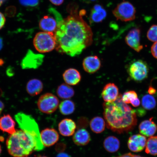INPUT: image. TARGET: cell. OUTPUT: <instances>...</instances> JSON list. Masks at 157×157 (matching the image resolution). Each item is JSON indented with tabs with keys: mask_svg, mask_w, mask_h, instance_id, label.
Instances as JSON below:
<instances>
[{
	"mask_svg": "<svg viewBox=\"0 0 157 157\" xmlns=\"http://www.w3.org/2000/svg\"><path fill=\"white\" fill-rule=\"evenodd\" d=\"M49 10L54 16L57 22L54 34L56 48L58 52L70 56H75L92 44V29L82 17L84 11L78 13V6L76 4L68 6L67 10L69 14L64 19L54 8H52Z\"/></svg>",
	"mask_w": 157,
	"mask_h": 157,
	"instance_id": "6da1fadb",
	"label": "cell"
},
{
	"mask_svg": "<svg viewBox=\"0 0 157 157\" xmlns=\"http://www.w3.org/2000/svg\"><path fill=\"white\" fill-rule=\"evenodd\" d=\"M119 94L115 101L105 102L103 115L108 128L119 134L131 131L136 126L137 116L134 110L124 102Z\"/></svg>",
	"mask_w": 157,
	"mask_h": 157,
	"instance_id": "7a4b0ae2",
	"label": "cell"
},
{
	"mask_svg": "<svg viewBox=\"0 0 157 157\" xmlns=\"http://www.w3.org/2000/svg\"><path fill=\"white\" fill-rule=\"evenodd\" d=\"M8 151L13 157H27L35 151V145L22 130H16L6 141Z\"/></svg>",
	"mask_w": 157,
	"mask_h": 157,
	"instance_id": "3957f363",
	"label": "cell"
},
{
	"mask_svg": "<svg viewBox=\"0 0 157 157\" xmlns=\"http://www.w3.org/2000/svg\"><path fill=\"white\" fill-rule=\"evenodd\" d=\"M15 118L20 128L24 131L34 143L35 151H39L44 150V146L41 141L38 125L33 117L20 112L17 113Z\"/></svg>",
	"mask_w": 157,
	"mask_h": 157,
	"instance_id": "277c9868",
	"label": "cell"
},
{
	"mask_svg": "<svg viewBox=\"0 0 157 157\" xmlns=\"http://www.w3.org/2000/svg\"><path fill=\"white\" fill-rule=\"evenodd\" d=\"M36 50L40 53L52 52L56 48V42L54 33L39 32L35 35L33 41Z\"/></svg>",
	"mask_w": 157,
	"mask_h": 157,
	"instance_id": "5b68a950",
	"label": "cell"
},
{
	"mask_svg": "<svg viewBox=\"0 0 157 157\" xmlns=\"http://www.w3.org/2000/svg\"><path fill=\"white\" fill-rule=\"evenodd\" d=\"M113 14L117 20L129 21L136 18V11L130 2L124 1L119 4L113 11Z\"/></svg>",
	"mask_w": 157,
	"mask_h": 157,
	"instance_id": "8992f818",
	"label": "cell"
},
{
	"mask_svg": "<svg viewBox=\"0 0 157 157\" xmlns=\"http://www.w3.org/2000/svg\"><path fill=\"white\" fill-rule=\"evenodd\" d=\"M148 72V65L142 60L133 62L128 68V73L131 79L137 82H142L146 79Z\"/></svg>",
	"mask_w": 157,
	"mask_h": 157,
	"instance_id": "52a82bcc",
	"label": "cell"
},
{
	"mask_svg": "<svg viewBox=\"0 0 157 157\" xmlns=\"http://www.w3.org/2000/svg\"><path fill=\"white\" fill-rule=\"evenodd\" d=\"M37 105L42 112L51 114L55 112L57 109L59 105V101L54 94L46 93L39 98Z\"/></svg>",
	"mask_w": 157,
	"mask_h": 157,
	"instance_id": "ba28073f",
	"label": "cell"
},
{
	"mask_svg": "<svg viewBox=\"0 0 157 157\" xmlns=\"http://www.w3.org/2000/svg\"><path fill=\"white\" fill-rule=\"evenodd\" d=\"M44 56L40 54H35L29 50L21 63V67L23 69H36L40 67L44 62Z\"/></svg>",
	"mask_w": 157,
	"mask_h": 157,
	"instance_id": "9c48e42d",
	"label": "cell"
},
{
	"mask_svg": "<svg viewBox=\"0 0 157 157\" xmlns=\"http://www.w3.org/2000/svg\"><path fill=\"white\" fill-rule=\"evenodd\" d=\"M140 29L135 28L129 31L125 39L126 44L138 52H140L143 48L140 43Z\"/></svg>",
	"mask_w": 157,
	"mask_h": 157,
	"instance_id": "30bf717a",
	"label": "cell"
},
{
	"mask_svg": "<svg viewBox=\"0 0 157 157\" xmlns=\"http://www.w3.org/2000/svg\"><path fill=\"white\" fill-rule=\"evenodd\" d=\"M40 138L44 147H50L58 142L59 135L56 129L46 128L41 131Z\"/></svg>",
	"mask_w": 157,
	"mask_h": 157,
	"instance_id": "8fae6325",
	"label": "cell"
},
{
	"mask_svg": "<svg viewBox=\"0 0 157 157\" xmlns=\"http://www.w3.org/2000/svg\"><path fill=\"white\" fill-rule=\"evenodd\" d=\"M146 137L140 134L132 135L129 138L128 146L129 150L133 152L142 151L146 146Z\"/></svg>",
	"mask_w": 157,
	"mask_h": 157,
	"instance_id": "7c38bea8",
	"label": "cell"
},
{
	"mask_svg": "<svg viewBox=\"0 0 157 157\" xmlns=\"http://www.w3.org/2000/svg\"><path fill=\"white\" fill-rule=\"evenodd\" d=\"M119 95V88L113 83L106 84L101 93V97L105 102H112L116 100Z\"/></svg>",
	"mask_w": 157,
	"mask_h": 157,
	"instance_id": "4fadbf2b",
	"label": "cell"
},
{
	"mask_svg": "<svg viewBox=\"0 0 157 157\" xmlns=\"http://www.w3.org/2000/svg\"><path fill=\"white\" fill-rule=\"evenodd\" d=\"M82 65L85 71L88 73L94 74L100 69L101 63L97 56H90L84 59Z\"/></svg>",
	"mask_w": 157,
	"mask_h": 157,
	"instance_id": "5bb4252c",
	"label": "cell"
},
{
	"mask_svg": "<svg viewBox=\"0 0 157 157\" xmlns=\"http://www.w3.org/2000/svg\"><path fill=\"white\" fill-rule=\"evenodd\" d=\"M76 125L75 121L71 119H64L59 123V131L62 136L69 137L74 134Z\"/></svg>",
	"mask_w": 157,
	"mask_h": 157,
	"instance_id": "9a60e30c",
	"label": "cell"
},
{
	"mask_svg": "<svg viewBox=\"0 0 157 157\" xmlns=\"http://www.w3.org/2000/svg\"><path fill=\"white\" fill-rule=\"evenodd\" d=\"M63 77L66 83L70 86L77 85L81 79V76L79 72L73 68L66 70L63 75Z\"/></svg>",
	"mask_w": 157,
	"mask_h": 157,
	"instance_id": "2e32d148",
	"label": "cell"
},
{
	"mask_svg": "<svg viewBox=\"0 0 157 157\" xmlns=\"http://www.w3.org/2000/svg\"><path fill=\"white\" fill-rule=\"evenodd\" d=\"M139 132L147 137H151L156 132L157 127L152 117L142 121L139 125Z\"/></svg>",
	"mask_w": 157,
	"mask_h": 157,
	"instance_id": "e0dca14e",
	"label": "cell"
},
{
	"mask_svg": "<svg viewBox=\"0 0 157 157\" xmlns=\"http://www.w3.org/2000/svg\"><path fill=\"white\" fill-rule=\"evenodd\" d=\"M107 12L103 7L99 4L95 5L91 10L90 17L91 23L102 22L106 17Z\"/></svg>",
	"mask_w": 157,
	"mask_h": 157,
	"instance_id": "ac0fdd59",
	"label": "cell"
},
{
	"mask_svg": "<svg viewBox=\"0 0 157 157\" xmlns=\"http://www.w3.org/2000/svg\"><path fill=\"white\" fill-rule=\"evenodd\" d=\"M15 126V121L10 115H4L0 118V129L3 132L13 134L16 131Z\"/></svg>",
	"mask_w": 157,
	"mask_h": 157,
	"instance_id": "d6986e66",
	"label": "cell"
},
{
	"mask_svg": "<svg viewBox=\"0 0 157 157\" xmlns=\"http://www.w3.org/2000/svg\"><path fill=\"white\" fill-rule=\"evenodd\" d=\"M73 141L75 144L77 146H86L91 141V136L89 133L86 129H79L74 133Z\"/></svg>",
	"mask_w": 157,
	"mask_h": 157,
	"instance_id": "ffe728a7",
	"label": "cell"
},
{
	"mask_svg": "<svg viewBox=\"0 0 157 157\" xmlns=\"http://www.w3.org/2000/svg\"><path fill=\"white\" fill-rule=\"evenodd\" d=\"M39 26L45 32L54 33L57 27L56 19L50 16H45L40 20Z\"/></svg>",
	"mask_w": 157,
	"mask_h": 157,
	"instance_id": "44dd1931",
	"label": "cell"
},
{
	"mask_svg": "<svg viewBox=\"0 0 157 157\" xmlns=\"http://www.w3.org/2000/svg\"><path fill=\"white\" fill-rule=\"evenodd\" d=\"M44 86L40 80L34 78L29 80L26 86L27 93L32 96L39 95L42 92Z\"/></svg>",
	"mask_w": 157,
	"mask_h": 157,
	"instance_id": "7402d4cb",
	"label": "cell"
},
{
	"mask_svg": "<svg viewBox=\"0 0 157 157\" xmlns=\"http://www.w3.org/2000/svg\"><path fill=\"white\" fill-rule=\"evenodd\" d=\"M120 143L117 137L109 136L105 139L103 142L104 148L107 151L113 153L118 150Z\"/></svg>",
	"mask_w": 157,
	"mask_h": 157,
	"instance_id": "603a6c76",
	"label": "cell"
},
{
	"mask_svg": "<svg viewBox=\"0 0 157 157\" xmlns=\"http://www.w3.org/2000/svg\"><path fill=\"white\" fill-rule=\"evenodd\" d=\"M58 97L61 99H68L73 97L75 94L73 88L67 84H62L59 86L56 90Z\"/></svg>",
	"mask_w": 157,
	"mask_h": 157,
	"instance_id": "cb8c5ba5",
	"label": "cell"
},
{
	"mask_svg": "<svg viewBox=\"0 0 157 157\" xmlns=\"http://www.w3.org/2000/svg\"><path fill=\"white\" fill-rule=\"evenodd\" d=\"M105 121L102 117H94L90 122V127L94 133H100L105 130Z\"/></svg>",
	"mask_w": 157,
	"mask_h": 157,
	"instance_id": "d4e9b609",
	"label": "cell"
},
{
	"mask_svg": "<svg viewBox=\"0 0 157 157\" xmlns=\"http://www.w3.org/2000/svg\"><path fill=\"white\" fill-rule=\"evenodd\" d=\"M59 109L62 115H68L73 113L75 109V104L71 100L66 99L59 105Z\"/></svg>",
	"mask_w": 157,
	"mask_h": 157,
	"instance_id": "484cf974",
	"label": "cell"
},
{
	"mask_svg": "<svg viewBox=\"0 0 157 157\" xmlns=\"http://www.w3.org/2000/svg\"><path fill=\"white\" fill-rule=\"evenodd\" d=\"M146 152L147 154L157 155V136H151L147 141Z\"/></svg>",
	"mask_w": 157,
	"mask_h": 157,
	"instance_id": "4316f807",
	"label": "cell"
},
{
	"mask_svg": "<svg viewBox=\"0 0 157 157\" xmlns=\"http://www.w3.org/2000/svg\"><path fill=\"white\" fill-rule=\"evenodd\" d=\"M142 104L144 109L151 110L156 107V101L153 96L150 94H146L143 96L142 98Z\"/></svg>",
	"mask_w": 157,
	"mask_h": 157,
	"instance_id": "83f0119b",
	"label": "cell"
},
{
	"mask_svg": "<svg viewBox=\"0 0 157 157\" xmlns=\"http://www.w3.org/2000/svg\"><path fill=\"white\" fill-rule=\"evenodd\" d=\"M138 98L137 94L134 91H129L125 92L122 95L121 98L124 102L127 104L130 103L131 102Z\"/></svg>",
	"mask_w": 157,
	"mask_h": 157,
	"instance_id": "f1b7e54d",
	"label": "cell"
},
{
	"mask_svg": "<svg viewBox=\"0 0 157 157\" xmlns=\"http://www.w3.org/2000/svg\"><path fill=\"white\" fill-rule=\"evenodd\" d=\"M147 38L152 42H157V25H153L147 33Z\"/></svg>",
	"mask_w": 157,
	"mask_h": 157,
	"instance_id": "f546056e",
	"label": "cell"
},
{
	"mask_svg": "<svg viewBox=\"0 0 157 157\" xmlns=\"http://www.w3.org/2000/svg\"><path fill=\"white\" fill-rule=\"evenodd\" d=\"M19 2L21 5L27 7H35L39 3V0H19Z\"/></svg>",
	"mask_w": 157,
	"mask_h": 157,
	"instance_id": "4dcf8cb0",
	"label": "cell"
},
{
	"mask_svg": "<svg viewBox=\"0 0 157 157\" xmlns=\"http://www.w3.org/2000/svg\"><path fill=\"white\" fill-rule=\"evenodd\" d=\"M151 52L152 56L157 59V42H155L151 48Z\"/></svg>",
	"mask_w": 157,
	"mask_h": 157,
	"instance_id": "1f68e13d",
	"label": "cell"
},
{
	"mask_svg": "<svg viewBox=\"0 0 157 157\" xmlns=\"http://www.w3.org/2000/svg\"><path fill=\"white\" fill-rule=\"evenodd\" d=\"M66 145L64 143H59L56 145V150L59 152H62L65 150Z\"/></svg>",
	"mask_w": 157,
	"mask_h": 157,
	"instance_id": "d6a6232c",
	"label": "cell"
},
{
	"mask_svg": "<svg viewBox=\"0 0 157 157\" xmlns=\"http://www.w3.org/2000/svg\"><path fill=\"white\" fill-rule=\"evenodd\" d=\"M6 22L5 17L0 12V29L3 28Z\"/></svg>",
	"mask_w": 157,
	"mask_h": 157,
	"instance_id": "836d02e7",
	"label": "cell"
},
{
	"mask_svg": "<svg viewBox=\"0 0 157 157\" xmlns=\"http://www.w3.org/2000/svg\"><path fill=\"white\" fill-rule=\"evenodd\" d=\"M51 3L55 5L59 6L63 3L64 0H49Z\"/></svg>",
	"mask_w": 157,
	"mask_h": 157,
	"instance_id": "e575fe53",
	"label": "cell"
},
{
	"mask_svg": "<svg viewBox=\"0 0 157 157\" xmlns=\"http://www.w3.org/2000/svg\"><path fill=\"white\" fill-rule=\"evenodd\" d=\"M130 103L133 107H138L140 105V101L138 98H137V99H135L134 101H131Z\"/></svg>",
	"mask_w": 157,
	"mask_h": 157,
	"instance_id": "d590c367",
	"label": "cell"
},
{
	"mask_svg": "<svg viewBox=\"0 0 157 157\" xmlns=\"http://www.w3.org/2000/svg\"><path fill=\"white\" fill-rule=\"evenodd\" d=\"M56 157H71L69 155L64 152H61Z\"/></svg>",
	"mask_w": 157,
	"mask_h": 157,
	"instance_id": "8d00e7d4",
	"label": "cell"
},
{
	"mask_svg": "<svg viewBox=\"0 0 157 157\" xmlns=\"http://www.w3.org/2000/svg\"><path fill=\"white\" fill-rule=\"evenodd\" d=\"M156 90L153 87H150L149 88L148 92L150 95H152L156 93Z\"/></svg>",
	"mask_w": 157,
	"mask_h": 157,
	"instance_id": "74e56055",
	"label": "cell"
},
{
	"mask_svg": "<svg viewBox=\"0 0 157 157\" xmlns=\"http://www.w3.org/2000/svg\"><path fill=\"white\" fill-rule=\"evenodd\" d=\"M133 155L130 153H127V154H124L121 156L114 157H133Z\"/></svg>",
	"mask_w": 157,
	"mask_h": 157,
	"instance_id": "f35d334b",
	"label": "cell"
},
{
	"mask_svg": "<svg viewBox=\"0 0 157 157\" xmlns=\"http://www.w3.org/2000/svg\"><path fill=\"white\" fill-rule=\"evenodd\" d=\"M4 108V105L2 102L0 101V115H1L2 112L3 111Z\"/></svg>",
	"mask_w": 157,
	"mask_h": 157,
	"instance_id": "ab89813d",
	"label": "cell"
},
{
	"mask_svg": "<svg viewBox=\"0 0 157 157\" xmlns=\"http://www.w3.org/2000/svg\"><path fill=\"white\" fill-rule=\"evenodd\" d=\"M3 47V39L0 38V50H1Z\"/></svg>",
	"mask_w": 157,
	"mask_h": 157,
	"instance_id": "60d3db41",
	"label": "cell"
},
{
	"mask_svg": "<svg viewBox=\"0 0 157 157\" xmlns=\"http://www.w3.org/2000/svg\"><path fill=\"white\" fill-rule=\"evenodd\" d=\"M82 1L88 3L93 2L97 1V0H82Z\"/></svg>",
	"mask_w": 157,
	"mask_h": 157,
	"instance_id": "b9f144b4",
	"label": "cell"
},
{
	"mask_svg": "<svg viewBox=\"0 0 157 157\" xmlns=\"http://www.w3.org/2000/svg\"><path fill=\"white\" fill-rule=\"evenodd\" d=\"M7 0H0V6Z\"/></svg>",
	"mask_w": 157,
	"mask_h": 157,
	"instance_id": "7bdbcfd3",
	"label": "cell"
},
{
	"mask_svg": "<svg viewBox=\"0 0 157 157\" xmlns=\"http://www.w3.org/2000/svg\"><path fill=\"white\" fill-rule=\"evenodd\" d=\"M133 157H143L137 155H133Z\"/></svg>",
	"mask_w": 157,
	"mask_h": 157,
	"instance_id": "ee69618b",
	"label": "cell"
},
{
	"mask_svg": "<svg viewBox=\"0 0 157 157\" xmlns=\"http://www.w3.org/2000/svg\"><path fill=\"white\" fill-rule=\"evenodd\" d=\"M2 152V149L1 145H0V154H1Z\"/></svg>",
	"mask_w": 157,
	"mask_h": 157,
	"instance_id": "f6af8a7d",
	"label": "cell"
},
{
	"mask_svg": "<svg viewBox=\"0 0 157 157\" xmlns=\"http://www.w3.org/2000/svg\"><path fill=\"white\" fill-rule=\"evenodd\" d=\"M38 157H47V156H39Z\"/></svg>",
	"mask_w": 157,
	"mask_h": 157,
	"instance_id": "bcb514c9",
	"label": "cell"
},
{
	"mask_svg": "<svg viewBox=\"0 0 157 157\" xmlns=\"http://www.w3.org/2000/svg\"></svg>",
	"mask_w": 157,
	"mask_h": 157,
	"instance_id": "7dc6e473",
	"label": "cell"
}]
</instances>
